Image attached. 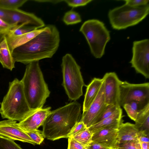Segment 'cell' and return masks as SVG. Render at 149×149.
<instances>
[{
	"instance_id": "obj_1",
	"label": "cell",
	"mask_w": 149,
	"mask_h": 149,
	"mask_svg": "<svg viewBox=\"0 0 149 149\" xmlns=\"http://www.w3.org/2000/svg\"><path fill=\"white\" fill-rule=\"evenodd\" d=\"M24 44L15 49L12 55L15 61L27 65L42 59L52 58L59 46V32L53 25Z\"/></svg>"
},
{
	"instance_id": "obj_2",
	"label": "cell",
	"mask_w": 149,
	"mask_h": 149,
	"mask_svg": "<svg viewBox=\"0 0 149 149\" xmlns=\"http://www.w3.org/2000/svg\"><path fill=\"white\" fill-rule=\"evenodd\" d=\"M81 104L76 101L50 111L42 125L45 138L54 141L68 138L76 124L80 120Z\"/></svg>"
},
{
	"instance_id": "obj_3",
	"label": "cell",
	"mask_w": 149,
	"mask_h": 149,
	"mask_svg": "<svg viewBox=\"0 0 149 149\" xmlns=\"http://www.w3.org/2000/svg\"><path fill=\"white\" fill-rule=\"evenodd\" d=\"M21 81L26 100L31 109L42 108L50 92L44 80L38 61L27 65Z\"/></svg>"
},
{
	"instance_id": "obj_4",
	"label": "cell",
	"mask_w": 149,
	"mask_h": 149,
	"mask_svg": "<svg viewBox=\"0 0 149 149\" xmlns=\"http://www.w3.org/2000/svg\"><path fill=\"white\" fill-rule=\"evenodd\" d=\"M31 110L26 100L21 80L15 78L9 82L8 91L1 103L0 114L2 118L20 122Z\"/></svg>"
},
{
	"instance_id": "obj_5",
	"label": "cell",
	"mask_w": 149,
	"mask_h": 149,
	"mask_svg": "<svg viewBox=\"0 0 149 149\" xmlns=\"http://www.w3.org/2000/svg\"><path fill=\"white\" fill-rule=\"evenodd\" d=\"M61 66L63 77L62 85L69 100L76 101L83 95V87L86 86L81 67L70 54L63 56Z\"/></svg>"
},
{
	"instance_id": "obj_6",
	"label": "cell",
	"mask_w": 149,
	"mask_h": 149,
	"mask_svg": "<svg viewBox=\"0 0 149 149\" xmlns=\"http://www.w3.org/2000/svg\"><path fill=\"white\" fill-rule=\"evenodd\" d=\"M79 31L85 36L93 56L96 58H101L110 39V32L104 23L97 19H89L83 24Z\"/></svg>"
},
{
	"instance_id": "obj_7",
	"label": "cell",
	"mask_w": 149,
	"mask_h": 149,
	"mask_svg": "<svg viewBox=\"0 0 149 149\" xmlns=\"http://www.w3.org/2000/svg\"><path fill=\"white\" fill-rule=\"evenodd\" d=\"M149 12L148 3L135 7L125 4L110 10L108 17L112 28L120 30L139 24L146 17Z\"/></svg>"
},
{
	"instance_id": "obj_8",
	"label": "cell",
	"mask_w": 149,
	"mask_h": 149,
	"mask_svg": "<svg viewBox=\"0 0 149 149\" xmlns=\"http://www.w3.org/2000/svg\"><path fill=\"white\" fill-rule=\"evenodd\" d=\"M149 103V83L132 84L122 81L120 85L119 104L123 107L132 101Z\"/></svg>"
},
{
	"instance_id": "obj_9",
	"label": "cell",
	"mask_w": 149,
	"mask_h": 149,
	"mask_svg": "<svg viewBox=\"0 0 149 149\" xmlns=\"http://www.w3.org/2000/svg\"><path fill=\"white\" fill-rule=\"evenodd\" d=\"M132 56L130 63L136 73L149 78V40L148 39L133 42Z\"/></svg>"
},
{
	"instance_id": "obj_10",
	"label": "cell",
	"mask_w": 149,
	"mask_h": 149,
	"mask_svg": "<svg viewBox=\"0 0 149 149\" xmlns=\"http://www.w3.org/2000/svg\"><path fill=\"white\" fill-rule=\"evenodd\" d=\"M107 105L105 101L103 80L96 97L87 110L83 112L80 121L84 123L87 128H89L95 124Z\"/></svg>"
},
{
	"instance_id": "obj_11",
	"label": "cell",
	"mask_w": 149,
	"mask_h": 149,
	"mask_svg": "<svg viewBox=\"0 0 149 149\" xmlns=\"http://www.w3.org/2000/svg\"><path fill=\"white\" fill-rule=\"evenodd\" d=\"M51 109L50 107H48L32 110L23 120L17 123L18 126L25 132L37 130L42 125Z\"/></svg>"
},
{
	"instance_id": "obj_12",
	"label": "cell",
	"mask_w": 149,
	"mask_h": 149,
	"mask_svg": "<svg viewBox=\"0 0 149 149\" xmlns=\"http://www.w3.org/2000/svg\"><path fill=\"white\" fill-rule=\"evenodd\" d=\"M0 136L11 140L28 143L33 145L35 142L17 126L16 121L8 119L0 121Z\"/></svg>"
},
{
	"instance_id": "obj_13",
	"label": "cell",
	"mask_w": 149,
	"mask_h": 149,
	"mask_svg": "<svg viewBox=\"0 0 149 149\" xmlns=\"http://www.w3.org/2000/svg\"><path fill=\"white\" fill-rule=\"evenodd\" d=\"M102 79L104 83L106 104L119 105L120 85L122 81L114 72L106 73Z\"/></svg>"
},
{
	"instance_id": "obj_14",
	"label": "cell",
	"mask_w": 149,
	"mask_h": 149,
	"mask_svg": "<svg viewBox=\"0 0 149 149\" xmlns=\"http://www.w3.org/2000/svg\"><path fill=\"white\" fill-rule=\"evenodd\" d=\"M9 23L17 24L25 23L35 26L38 29L45 26V23L40 18L33 13H29L19 9L7 10Z\"/></svg>"
},
{
	"instance_id": "obj_15",
	"label": "cell",
	"mask_w": 149,
	"mask_h": 149,
	"mask_svg": "<svg viewBox=\"0 0 149 149\" xmlns=\"http://www.w3.org/2000/svg\"><path fill=\"white\" fill-rule=\"evenodd\" d=\"M118 129L107 127L100 130L93 134L92 141L110 149H116L117 145Z\"/></svg>"
},
{
	"instance_id": "obj_16",
	"label": "cell",
	"mask_w": 149,
	"mask_h": 149,
	"mask_svg": "<svg viewBox=\"0 0 149 149\" xmlns=\"http://www.w3.org/2000/svg\"><path fill=\"white\" fill-rule=\"evenodd\" d=\"M0 63L4 68L11 71L15 67V63L5 34L0 35Z\"/></svg>"
},
{
	"instance_id": "obj_17",
	"label": "cell",
	"mask_w": 149,
	"mask_h": 149,
	"mask_svg": "<svg viewBox=\"0 0 149 149\" xmlns=\"http://www.w3.org/2000/svg\"><path fill=\"white\" fill-rule=\"evenodd\" d=\"M122 117V110L120 107L110 116L94 125L88 129L93 134L105 128L113 127L118 129L123 122Z\"/></svg>"
},
{
	"instance_id": "obj_18",
	"label": "cell",
	"mask_w": 149,
	"mask_h": 149,
	"mask_svg": "<svg viewBox=\"0 0 149 149\" xmlns=\"http://www.w3.org/2000/svg\"><path fill=\"white\" fill-rule=\"evenodd\" d=\"M103 82L102 79L94 78L87 86L83 102V112L87 110L95 98Z\"/></svg>"
},
{
	"instance_id": "obj_19",
	"label": "cell",
	"mask_w": 149,
	"mask_h": 149,
	"mask_svg": "<svg viewBox=\"0 0 149 149\" xmlns=\"http://www.w3.org/2000/svg\"><path fill=\"white\" fill-rule=\"evenodd\" d=\"M139 132L134 124L122 123L118 128L117 145L137 139Z\"/></svg>"
},
{
	"instance_id": "obj_20",
	"label": "cell",
	"mask_w": 149,
	"mask_h": 149,
	"mask_svg": "<svg viewBox=\"0 0 149 149\" xmlns=\"http://www.w3.org/2000/svg\"><path fill=\"white\" fill-rule=\"evenodd\" d=\"M46 26L43 28L38 29L28 33L17 36H6L10 49L13 52V50L26 43L44 31Z\"/></svg>"
},
{
	"instance_id": "obj_21",
	"label": "cell",
	"mask_w": 149,
	"mask_h": 149,
	"mask_svg": "<svg viewBox=\"0 0 149 149\" xmlns=\"http://www.w3.org/2000/svg\"><path fill=\"white\" fill-rule=\"evenodd\" d=\"M134 121L135 126L139 131L149 135V104L140 112Z\"/></svg>"
},
{
	"instance_id": "obj_22",
	"label": "cell",
	"mask_w": 149,
	"mask_h": 149,
	"mask_svg": "<svg viewBox=\"0 0 149 149\" xmlns=\"http://www.w3.org/2000/svg\"><path fill=\"white\" fill-rule=\"evenodd\" d=\"M148 104L149 103L133 101L125 104L123 107L128 116L135 121L138 113Z\"/></svg>"
},
{
	"instance_id": "obj_23",
	"label": "cell",
	"mask_w": 149,
	"mask_h": 149,
	"mask_svg": "<svg viewBox=\"0 0 149 149\" xmlns=\"http://www.w3.org/2000/svg\"><path fill=\"white\" fill-rule=\"evenodd\" d=\"M38 29L37 27L28 25L25 23L19 24L15 26L5 34L6 35L15 36L25 34Z\"/></svg>"
},
{
	"instance_id": "obj_24",
	"label": "cell",
	"mask_w": 149,
	"mask_h": 149,
	"mask_svg": "<svg viewBox=\"0 0 149 149\" xmlns=\"http://www.w3.org/2000/svg\"><path fill=\"white\" fill-rule=\"evenodd\" d=\"M93 135L88 128L75 135L72 137L76 141L86 147L92 141Z\"/></svg>"
},
{
	"instance_id": "obj_25",
	"label": "cell",
	"mask_w": 149,
	"mask_h": 149,
	"mask_svg": "<svg viewBox=\"0 0 149 149\" xmlns=\"http://www.w3.org/2000/svg\"><path fill=\"white\" fill-rule=\"evenodd\" d=\"M63 21L67 25L78 23L81 22V19L80 15L73 10L66 12L63 18Z\"/></svg>"
},
{
	"instance_id": "obj_26",
	"label": "cell",
	"mask_w": 149,
	"mask_h": 149,
	"mask_svg": "<svg viewBox=\"0 0 149 149\" xmlns=\"http://www.w3.org/2000/svg\"><path fill=\"white\" fill-rule=\"evenodd\" d=\"M27 0H0V7L7 10L18 9Z\"/></svg>"
},
{
	"instance_id": "obj_27",
	"label": "cell",
	"mask_w": 149,
	"mask_h": 149,
	"mask_svg": "<svg viewBox=\"0 0 149 149\" xmlns=\"http://www.w3.org/2000/svg\"><path fill=\"white\" fill-rule=\"evenodd\" d=\"M120 107L118 104H107L104 111L97 120L95 124L110 116Z\"/></svg>"
},
{
	"instance_id": "obj_28",
	"label": "cell",
	"mask_w": 149,
	"mask_h": 149,
	"mask_svg": "<svg viewBox=\"0 0 149 149\" xmlns=\"http://www.w3.org/2000/svg\"><path fill=\"white\" fill-rule=\"evenodd\" d=\"M0 149H23L14 141L0 136Z\"/></svg>"
},
{
	"instance_id": "obj_29",
	"label": "cell",
	"mask_w": 149,
	"mask_h": 149,
	"mask_svg": "<svg viewBox=\"0 0 149 149\" xmlns=\"http://www.w3.org/2000/svg\"><path fill=\"white\" fill-rule=\"evenodd\" d=\"M116 149H141V142L137 138L117 145Z\"/></svg>"
},
{
	"instance_id": "obj_30",
	"label": "cell",
	"mask_w": 149,
	"mask_h": 149,
	"mask_svg": "<svg viewBox=\"0 0 149 149\" xmlns=\"http://www.w3.org/2000/svg\"><path fill=\"white\" fill-rule=\"evenodd\" d=\"M24 132L35 142L36 144L40 145L45 138L42 131L38 129L30 132Z\"/></svg>"
},
{
	"instance_id": "obj_31",
	"label": "cell",
	"mask_w": 149,
	"mask_h": 149,
	"mask_svg": "<svg viewBox=\"0 0 149 149\" xmlns=\"http://www.w3.org/2000/svg\"><path fill=\"white\" fill-rule=\"evenodd\" d=\"M92 1L91 0H63L68 6L73 8L85 6Z\"/></svg>"
},
{
	"instance_id": "obj_32",
	"label": "cell",
	"mask_w": 149,
	"mask_h": 149,
	"mask_svg": "<svg viewBox=\"0 0 149 149\" xmlns=\"http://www.w3.org/2000/svg\"><path fill=\"white\" fill-rule=\"evenodd\" d=\"M86 127L84 123L80 121L78 122L73 128L71 132L69 137H72L75 135L84 130Z\"/></svg>"
},
{
	"instance_id": "obj_33",
	"label": "cell",
	"mask_w": 149,
	"mask_h": 149,
	"mask_svg": "<svg viewBox=\"0 0 149 149\" xmlns=\"http://www.w3.org/2000/svg\"><path fill=\"white\" fill-rule=\"evenodd\" d=\"M68 149H87L86 147L81 145L72 138H68Z\"/></svg>"
},
{
	"instance_id": "obj_34",
	"label": "cell",
	"mask_w": 149,
	"mask_h": 149,
	"mask_svg": "<svg viewBox=\"0 0 149 149\" xmlns=\"http://www.w3.org/2000/svg\"><path fill=\"white\" fill-rule=\"evenodd\" d=\"M17 25L9 24L0 19V33L6 34Z\"/></svg>"
},
{
	"instance_id": "obj_35",
	"label": "cell",
	"mask_w": 149,
	"mask_h": 149,
	"mask_svg": "<svg viewBox=\"0 0 149 149\" xmlns=\"http://www.w3.org/2000/svg\"><path fill=\"white\" fill-rule=\"evenodd\" d=\"M125 3L132 7H138L148 4V0H125Z\"/></svg>"
},
{
	"instance_id": "obj_36",
	"label": "cell",
	"mask_w": 149,
	"mask_h": 149,
	"mask_svg": "<svg viewBox=\"0 0 149 149\" xmlns=\"http://www.w3.org/2000/svg\"><path fill=\"white\" fill-rule=\"evenodd\" d=\"M86 147L87 149H110L100 144L92 141Z\"/></svg>"
},
{
	"instance_id": "obj_37",
	"label": "cell",
	"mask_w": 149,
	"mask_h": 149,
	"mask_svg": "<svg viewBox=\"0 0 149 149\" xmlns=\"http://www.w3.org/2000/svg\"><path fill=\"white\" fill-rule=\"evenodd\" d=\"M149 135L143 131H139L137 138L141 142H149Z\"/></svg>"
},
{
	"instance_id": "obj_38",
	"label": "cell",
	"mask_w": 149,
	"mask_h": 149,
	"mask_svg": "<svg viewBox=\"0 0 149 149\" xmlns=\"http://www.w3.org/2000/svg\"><path fill=\"white\" fill-rule=\"evenodd\" d=\"M0 19L9 23V17L7 10L1 7H0Z\"/></svg>"
},
{
	"instance_id": "obj_39",
	"label": "cell",
	"mask_w": 149,
	"mask_h": 149,
	"mask_svg": "<svg viewBox=\"0 0 149 149\" xmlns=\"http://www.w3.org/2000/svg\"><path fill=\"white\" fill-rule=\"evenodd\" d=\"M36 1L39 2H48L50 3H59L62 1H63V0H35Z\"/></svg>"
},
{
	"instance_id": "obj_40",
	"label": "cell",
	"mask_w": 149,
	"mask_h": 149,
	"mask_svg": "<svg viewBox=\"0 0 149 149\" xmlns=\"http://www.w3.org/2000/svg\"><path fill=\"white\" fill-rule=\"evenodd\" d=\"M141 149H149V142H141Z\"/></svg>"
},
{
	"instance_id": "obj_41",
	"label": "cell",
	"mask_w": 149,
	"mask_h": 149,
	"mask_svg": "<svg viewBox=\"0 0 149 149\" xmlns=\"http://www.w3.org/2000/svg\"><path fill=\"white\" fill-rule=\"evenodd\" d=\"M1 34V33H0V35Z\"/></svg>"
}]
</instances>
